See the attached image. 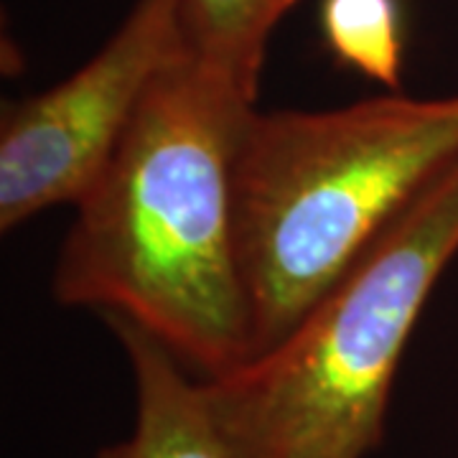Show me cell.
Here are the masks:
<instances>
[{"instance_id":"cell-1","label":"cell","mask_w":458,"mask_h":458,"mask_svg":"<svg viewBox=\"0 0 458 458\" xmlns=\"http://www.w3.org/2000/svg\"><path fill=\"white\" fill-rule=\"evenodd\" d=\"M255 102L176 56L148 89L54 265V298L128 318L207 379L252 360L232 164Z\"/></svg>"},{"instance_id":"cell-2","label":"cell","mask_w":458,"mask_h":458,"mask_svg":"<svg viewBox=\"0 0 458 458\" xmlns=\"http://www.w3.org/2000/svg\"><path fill=\"white\" fill-rule=\"evenodd\" d=\"M456 156L458 95L255 107L232 164L252 360L285 339Z\"/></svg>"},{"instance_id":"cell-4","label":"cell","mask_w":458,"mask_h":458,"mask_svg":"<svg viewBox=\"0 0 458 458\" xmlns=\"http://www.w3.org/2000/svg\"><path fill=\"white\" fill-rule=\"evenodd\" d=\"M186 51L183 0H138L64 82L18 99L0 125V229L77 204L125 138L148 89Z\"/></svg>"},{"instance_id":"cell-7","label":"cell","mask_w":458,"mask_h":458,"mask_svg":"<svg viewBox=\"0 0 458 458\" xmlns=\"http://www.w3.org/2000/svg\"><path fill=\"white\" fill-rule=\"evenodd\" d=\"M321 31L344 66L400 89L405 44L397 0H321Z\"/></svg>"},{"instance_id":"cell-3","label":"cell","mask_w":458,"mask_h":458,"mask_svg":"<svg viewBox=\"0 0 458 458\" xmlns=\"http://www.w3.org/2000/svg\"><path fill=\"white\" fill-rule=\"evenodd\" d=\"M458 255V156L285 339L204 379L242 458H364L430 291Z\"/></svg>"},{"instance_id":"cell-6","label":"cell","mask_w":458,"mask_h":458,"mask_svg":"<svg viewBox=\"0 0 458 458\" xmlns=\"http://www.w3.org/2000/svg\"><path fill=\"white\" fill-rule=\"evenodd\" d=\"M298 0H183L186 51L258 99L270 33Z\"/></svg>"},{"instance_id":"cell-5","label":"cell","mask_w":458,"mask_h":458,"mask_svg":"<svg viewBox=\"0 0 458 458\" xmlns=\"http://www.w3.org/2000/svg\"><path fill=\"white\" fill-rule=\"evenodd\" d=\"M131 361L135 382V426L98 458H242L214 415L204 382L186 375L153 334L120 316H107Z\"/></svg>"}]
</instances>
